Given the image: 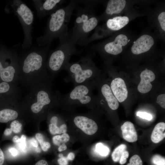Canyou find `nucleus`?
I'll return each mask as SVG.
<instances>
[{"mask_svg":"<svg viewBox=\"0 0 165 165\" xmlns=\"http://www.w3.org/2000/svg\"><path fill=\"white\" fill-rule=\"evenodd\" d=\"M50 45L32 50L19 57V83L29 90L52 85L53 78L46 66Z\"/></svg>","mask_w":165,"mask_h":165,"instance_id":"f257e3e1","label":"nucleus"},{"mask_svg":"<svg viewBox=\"0 0 165 165\" xmlns=\"http://www.w3.org/2000/svg\"><path fill=\"white\" fill-rule=\"evenodd\" d=\"M77 4V1H71L50 15L44 34L37 39L39 46L50 45L54 39L68 33V24Z\"/></svg>","mask_w":165,"mask_h":165,"instance_id":"f03ea898","label":"nucleus"},{"mask_svg":"<svg viewBox=\"0 0 165 165\" xmlns=\"http://www.w3.org/2000/svg\"><path fill=\"white\" fill-rule=\"evenodd\" d=\"M83 6L77 5L76 18L73 28L72 36L77 44L86 46L88 35L95 28L100 20L95 13L94 7L98 1H81Z\"/></svg>","mask_w":165,"mask_h":165,"instance_id":"7ed1b4c3","label":"nucleus"},{"mask_svg":"<svg viewBox=\"0 0 165 165\" xmlns=\"http://www.w3.org/2000/svg\"><path fill=\"white\" fill-rule=\"evenodd\" d=\"M59 38L58 45L50 53L46 63V69L53 78L60 71L64 70L71 56L76 53V42L71 32H68Z\"/></svg>","mask_w":165,"mask_h":165,"instance_id":"20e7f679","label":"nucleus"},{"mask_svg":"<svg viewBox=\"0 0 165 165\" xmlns=\"http://www.w3.org/2000/svg\"><path fill=\"white\" fill-rule=\"evenodd\" d=\"M61 95L59 92L53 90L52 85H46L29 90L22 100V105L38 115L45 108L60 104Z\"/></svg>","mask_w":165,"mask_h":165,"instance_id":"39448f33","label":"nucleus"},{"mask_svg":"<svg viewBox=\"0 0 165 165\" xmlns=\"http://www.w3.org/2000/svg\"><path fill=\"white\" fill-rule=\"evenodd\" d=\"M137 36L132 31L123 29L92 48L105 56L117 55L128 48Z\"/></svg>","mask_w":165,"mask_h":165,"instance_id":"423d86ee","label":"nucleus"},{"mask_svg":"<svg viewBox=\"0 0 165 165\" xmlns=\"http://www.w3.org/2000/svg\"><path fill=\"white\" fill-rule=\"evenodd\" d=\"M64 70L68 73L65 80L72 82L74 86L94 80L97 71L90 54L82 57L77 62H69Z\"/></svg>","mask_w":165,"mask_h":165,"instance_id":"0eeeda50","label":"nucleus"},{"mask_svg":"<svg viewBox=\"0 0 165 165\" xmlns=\"http://www.w3.org/2000/svg\"><path fill=\"white\" fill-rule=\"evenodd\" d=\"M146 15V13H141L134 9L123 14L108 19L102 25L96 27L94 32L87 39L86 45L93 41L111 35L123 29L130 21L136 17Z\"/></svg>","mask_w":165,"mask_h":165,"instance_id":"6e6552de","label":"nucleus"},{"mask_svg":"<svg viewBox=\"0 0 165 165\" xmlns=\"http://www.w3.org/2000/svg\"><path fill=\"white\" fill-rule=\"evenodd\" d=\"M6 6V11L13 12L17 16L22 27L24 37L22 44L24 50L30 48L32 45V26L34 20L33 14L31 9L22 1L14 0Z\"/></svg>","mask_w":165,"mask_h":165,"instance_id":"1a4fd4ad","label":"nucleus"},{"mask_svg":"<svg viewBox=\"0 0 165 165\" xmlns=\"http://www.w3.org/2000/svg\"><path fill=\"white\" fill-rule=\"evenodd\" d=\"M19 57L17 53L0 47V80L18 85L19 80Z\"/></svg>","mask_w":165,"mask_h":165,"instance_id":"9d476101","label":"nucleus"},{"mask_svg":"<svg viewBox=\"0 0 165 165\" xmlns=\"http://www.w3.org/2000/svg\"><path fill=\"white\" fill-rule=\"evenodd\" d=\"M94 86L93 80L74 86L69 93L61 94L60 104L90 105L95 100L92 93Z\"/></svg>","mask_w":165,"mask_h":165,"instance_id":"9b49d317","label":"nucleus"},{"mask_svg":"<svg viewBox=\"0 0 165 165\" xmlns=\"http://www.w3.org/2000/svg\"><path fill=\"white\" fill-rule=\"evenodd\" d=\"M142 1L110 0L107 2L105 10L99 16L100 20L105 21L113 16L120 15L134 9V6Z\"/></svg>","mask_w":165,"mask_h":165,"instance_id":"f8f14e48","label":"nucleus"},{"mask_svg":"<svg viewBox=\"0 0 165 165\" xmlns=\"http://www.w3.org/2000/svg\"><path fill=\"white\" fill-rule=\"evenodd\" d=\"M149 28L153 30L158 39L163 42L165 36V9L164 4L160 3L154 9H148L147 15Z\"/></svg>","mask_w":165,"mask_h":165,"instance_id":"ddd939ff","label":"nucleus"},{"mask_svg":"<svg viewBox=\"0 0 165 165\" xmlns=\"http://www.w3.org/2000/svg\"><path fill=\"white\" fill-rule=\"evenodd\" d=\"M38 16L44 17L54 12L65 2L63 0H33Z\"/></svg>","mask_w":165,"mask_h":165,"instance_id":"4468645a","label":"nucleus"},{"mask_svg":"<svg viewBox=\"0 0 165 165\" xmlns=\"http://www.w3.org/2000/svg\"><path fill=\"white\" fill-rule=\"evenodd\" d=\"M75 125L84 133L89 135L94 134L98 129L97 125L92 119L83 116H77L73 119Z\"/></svg>","mask_w":165,"mask_h":165,"instance_id":"2eb2a0df","label":"nucleus"},{"mask_svg":"<svg viewBox=\"0 0 165 165\" xmlns=\"http://www.w3.org/2000/svg\"><path fill=\"white\" fill-rule=\"evenodd\" d=\"M111 90L118 102L125 101L128 96V90L124 80L121 78L113 79L110 84Z\"/></svg>","mask_w":165,"mask_h":165,"instance_id":"dca6fc26","label":"nucleus"},{"mask_svg":"<svg viewBox=\"0 0 165 165\" xmlns=\"http://www.w3.org/2000/svg\"><path fill=\"white\" fill-rule=\"evenodd\" d=\"M140 76L141 80L138 86V90L141 93H147L150 91L152 88L150 82L155 80V74L151 70L146 68L141 72Z\"/></svg>","mask_w":165,"mask_h":165,"instance_id":"f3484780","label":"nucleus"},{"mask_svg":"<svg viewBox=\"0 0 165 165\" xmlns=\"http://www.w3.org/2000/svg\"><path fill=\"white\" fill-rule=\"evenodd\" d=\"M21 90L18 85L8 83L0 80V98L9 97L20 98Z\"/></svg>","mask_w":165,"mask_h":165,"instance_id":"a211bd4d","label":"nucleus"},{"mask_svg":"<svg viewBox=\"0 0 165 165\" xmlns=\"http://www.w3.org/2000/svg\"><path fill=\"white\" fill-rule=\"evenodd\" d=\"M101 91L110 108L112 110L117 109L119 107V102L113 94L109 86L106 83L103 84L101 87Z\"/></svg>","mask_w":165,"mask_h":165,"instance_id":"6ab92c4d","label":"nucleus"},{"mask_svg":"<svg viewBox=\"0 0 165 165\" xmlns=\"http://www.w3.org/2000/svg\"><path fill=\"white\" fill-rule=\"evenodd\" d=\"M123 139L130 142H134L138 140V135L134 124L130 121H126L121 127Z\"/></svg>","mask_w":165,"mask_h":165,"instance_id":"aec40b11","label":"nucleus"},{"mask_svg":"<svg viewBox=\"0 0 165 165\" xmlns=\"http://www.w3.org/2000/svg\"><path fill=\"white\" fill-rule=\"evenodd\" d=\"M6 108L0 110V122L6 123L9 121L17 119L19 116V112L14 108Z\"/></svg>","mask_w":165,"mask_h":165,"instance_id":"412c9836","label":"nucleus"},{"mask_svg":"<svg viewBox=\"0 0 165 165\" xmlns=\"http://www.w3.org/2000/svg\"><path fill=\"white\" fill-rule=\"evenodd\" d=\"M165 123L161 122L155 127L151 135V139L154 143H157L165 137Z\"/></svg>","mask_w":165,"mask_h":165,"instance_id":"4be33fe9","label":"nucleus"},{"mask_svg":"<svg viewBox=\"0 0 165 165\" xmlns=\"http://www.w3.org/2000/svg\"><path fill=\"white\" fill-rule=\"evenodd\" d=\"M94 151L97 154L103 157L107 156L110 152L109 148L101 142L97 143L95 145Z\"/></svg>","mask_w":165,"mask_h":165,"instance_id":"5701e85b","label":"nucleus"},{"mask_svg":"<svg viewBox=\"0 0 165 165\" xmlns=\"http://www.w3.org/2000/svg\"><path fill=\"white\" fill-rule=\"evenodd\" d=\"M127 146L124 144H122L116 147L112 154V159L115 162H119L123 152L126 150Z\"/></svg>","mask_w":165,"mask_h":165,"instance_id":"b1692460","label":"nucleus"},{"mask_svg":"<svg viewBox=\"0 0 165 165\" xmlns=\"http://www.w3.org/2000/svg\"><path fill=\"white\" fill-rule=\"evenodd\" d=\"M69 139L68 134L65 133L61 135H57L54 136L53 138V141L54 144L59 145L61 143L64 144L67 142Z\"/></svg>","mask_w":165,"mask_h":165,"instance_id":"393cba45","label":"nucleus"},{"mask_svg":"<svg viewBox=\"0 0 165 165\" xmlns=\"http://www.w3.org/2000/svg\"><path fill=\"white\" fill-rule=\"evenodd\" d=\"M152 165H165L164 158L158 154L153 156L151 159Z\"/></svg>","mask_w":165,"mask_h":165,"instance_id":"a878e982","label":"nucleus"},{"mask_svg":"<svg viewBox=\"0 0 165 165\" xmlns=\"http://www.w3.org/2000/svg\"><path fill=\"white\" fill-rule=\"evenodd\" d=\"M26 139L25 136L22 135L20 138V141L17 143L18 148L22 152H25L27 151Z\"/></svg>","mask_w":165,"mask_h":165,"instance_id":"bb28decb","label":"nucleus"},{"mask_svg":"<svg viewBox=\"0 0 165 165\" xmlns=\"http://www.w3.org/2000/svg\"><path fill=\"white\" fill-rule=\"evenodd\" d=\"M22 124L17 120H14L10 124V129L16 133L20 132L21 130Z\"/></svg>","mask_w":165,"mask_h":165,"instance_id":"cd10ccee","label":"nucleus"},{"mask_svg":"<svg viewBox=\"0 0 165 165\" xmlns=\"http://www.w3.org/2000/svg\"><path fill=\"white\" fill-rule=\"evenodd\" d=\"M143 163L140 156L135 155L130 159L129 163L127 165H142Z\"/></svg>","mask_w":165,"mask_h":165,"instance_id":"c85d7f7f","label":"nucleus"},{"mask_svg":"<svg viewBox=\"0 0 165 165\" xmlns=\"http://www.w3.org/2000/svg\"><path fill=\"white\" fill-rule=\"evenodd\" d=\"M137 116L148 120H151L152 118V116L151 114L145 112H138L137 113Z\"/></svg>","mask_w":165,"mask_h":165,"instance_id":"c756f323","label":"nucleus"},{"mask_svg":"<svg viewBox=\"0 0 165 165\" xmlns=\"http://www.w3.org/2000/svg\"><path fill=\"white\" fill-rule=\"evenodd\" d=\"M156 103L158 104L162 108H165V94H164L159 95L157 98Z\"/></svg>","mask_w":165,"mask_h":165,"instance_id":"7c9ffc66","label":"nucleus"},{"mask_svg":"<svg viewBox=\"0 0 165 165\" xmlns=\"http://www.w3.org/2000/svg\"><path fill=\"white\" fill-rule=\"evenodd\" d=\"M50 132L52 134H61L59 127L57 125L50 123L49 125Z\"/></svg>","mask_w":165,"mask_h":165,"instance_id":"2f4dec72","label":"nucleus"},{"mask_svg":"<svg viewBox=\"0 0 165 165\" xmlns=\"http://www.w3.org/2000/svg\"><path fill=\"white\" fill-rule=\"evenodd\" d=\"M129 153L126 150L123 153L119 161V163L121 165L125 164L127 161V159L129 157Z\"/></svg>","mask_w":165,"mask_h":165,"instance_id":"473e14b6","label":"nucleus"},{"mask_svg":"<svg viewBox=\"0 0 165 165\" xmlns=\"http://www.w3.org/2000/svg\"><path fill=\"white\" fill-rule=\"evenodd\" d=\"M57 162L60 165H68V164L67 157H65L63 156L58 160Z\"/></svg>","mask_w":165,"mask_h":165,"instance_id":"72a5a7b5","label":"nucleus"},{"mask_svg":"<svg viewBox=\"0 0 165 165\" xmlns=\"http://www.w3.org/2000/svg\"><path fill=\"white\" fill-rule=\"evenodd\" d=\"M40 145L42 149L44 151H46L50 147V143L48 142L45 141L40 144Z\"/></svg>","mask_w":165,"mask_h":165,"instance_id":"f704fd0d","label":"nucleus"},{"mask_svg":"<svg viewBox=\"0 0 165 165\" xmlns=\"http://www.w3.org/2000/svg\"><path fill=\"white\" fill-rule=\"evenodd\" d=\"M35 137L40 144H41L44 141L43 135L40 133L36 134L35 135Z\"/></svg>","mask_w":165,"mask_h":165,"instance_id":"c9c22d12","label":"nucleus"},{"mask_svg":"<svg viewBox=\"0 0 165 165\" xmlns=\"http://www.w3.org/2000/svg\"><path fill=\"white\" fill-rule=\"evenodd\" d=\"M58 120V117L56 116H53L51 118L50 121V123L57 125Z\"/></svg>","mask_w":165,"mask_h":165,"instance_id":"e433bc0d","label":"nucleus"},{"mask_svg":"<svg viewBox=\"0 0 165 165\" xmlns=\"http://www.w3.org/2000/svg\"><path fill=\"white\" fill-rule=\"evenodd\" d=\"M30 144L33 147L37 148L38 147V144L37 141L34 138H32L29 140Z\"/></svg>","mask_w":165,"mask_h":165,"instance_id":"4c0bfd02","label":"nucleus"},{"mask_svg":"<svg viewBox=\"0 0 165 165\" xmlns=\"http://www.w3.org/2000/svg\"><path fill=\"white\" fill-rule=\"evenodd\" d=\"M9 151L13 156H16L18 154L17 150L14 147H11L9 148Z\"/></svg>","mask_w":165,"mask_h":165,"instance_id":"58836bf2","label":"nucleus"},{"mask_svg":"<svg viewBox=\"0 0 165 165\" xmlns=\"http://www.w3.org/2000/svg\"><path fill=\"white\" fill-rule=\"evenodd\" d=\"M61 134L66 133L67 130V127L65 124L61 125L59 127Z\"/></svg>","mask_w":165,"mask_h":165,"instance_id":"ea45409f","label":"nucleus"},{"mask_svg":"<svg viewBox=\"0 0 165 165\" xmlns=\"http://www.w3.org/2000/svg\"><path fill=\"white\" fill-rule=\"evenodd\" d=\"M4 161V156L3 153L0 148V165H2Z\"/></svg>","mask_w":165,"mask_h":165,"instance_id":"a19ab883","label":"nucleus"},{"mask_svg":"<svg viewBox=\"0 0 165 165\" xmlns=\"http://www.w3.org/2000/svg\"><path fill=\"white\" fill-rule=\"evenodd\" d=\"M35 165H48V164L46 160H41L37 162Z\"/></svg>","mask_w":165,"mask_h":165,"instance_id":"79ce46f5","label":"nucleus"},{"mask_svg":"<svg viewBox=\"0 0 165 165\" xmlns=\"http://www.w3.org/2000/svg\"><path fill=\"white\" fill-rule=\"evenodd\" d=\"M75 157V155L74 154L73 152L69 153L67 157V158L68 160H73Z\"/></svg>","mask_w":165,"mask_h":165,"instance_id":"37998d69","label":"nucleus"},{"mask_svg":"<svg viewBox=\"0 0 165 165\" xmlns=\"http://www.w3.org/2000/svg\"><path fill=\"white\" fill-rule=\"evenodd\" d=\"M67 146L64 144H63L58 148V150L59 152H61L67 149Z\"/></svg>","mask_w":165,"mask_h":165,"instance_id":"c03bdc74","label":"nucleus"},{"mask_svg":"<svg viewBox=\"0 0 165 165\" xmlns=\"http://www.w3.org/2000/svg\"><path fill=\"white\" fill-rule=\"evenodd\" d=\"M12 131L10 128H7L6 129L4 132V134L5 136H8L11 134Z\"/></svg>","mask_w":165,"mask_h":165,"instance_id":"a18cd8bd","label":"nucleus"},{"mask_svg":"<svg viewBox=\"0 0 165 165\" xmlns=\"http://www.w3.org/2000/svg\"><path fill=\"white\" fill-rule=\"evenodd\" d=\"M20 138L17 135L14 136L13 138V141L14 142L17 143L20 141Z\"/></svg>","mask_w":165,"mask_h":165,"instance_id":"49530a36","label":"nucleus"},{"mask_svg":"<svg viewBox=\"0 0 165 165\" xmlns=\"http://www.w3.org/2000/svg\"><path fill=\"white\" fill-rule=\"evenodd\" d=\"M35 151L37 152H41V149L39 147L35 148Z\"/></svg>","mask_w":165,"mask_h":165,"instance_id":"de8ad7c7","label":"nucleus"}]
</instances>
